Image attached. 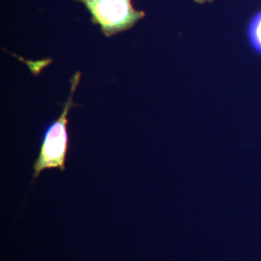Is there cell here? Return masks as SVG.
<instances>
[{"instance_id": "obj_1", "label": "cell", "mask_w": 261, "mask_h": 261, "mask_svg": "<svg viewBox=\"0 0 261 261\" xmlns=\"http://www.w3.org/2000/svg\"><path fill=\"white\" fill-rule=\"evenodd\" d=\"M82 73L76 72L71 79V91L68 100L63 103V110L56 121L51 123L43 137L37 159L33 165V180L46 169L58 168L65 171L66 159L69 149L68 115L70 109L75 107L73 102L76 87L80 84Z\"/></svg>"}, {"instance_id": "obj_2", "label": "cell", "mask_w": 261, "mask_h": 261, "mask_svg": "<svg viewBox=\"0 0 261 261\" xmlns=\"http://www.w3.org/2000/svg\"><path fill=\"white\" fill-rule=\"evenodd\" d=\"M87 8L94 24L106 37L129 30L145 17L144 11L135 9L130 0H75Z\"/></svg>"}, {"instance_id": "obj_3", "label": "cell", "mask_w": 261, "mask_h": 261, "mask_svg": "<svg viewBox=\"0 0 261 261\" xmlns=\"http://www.w3.org/2000/svg\"><path fill=\"white\" fill-rule=\"evenodd\" d=\"M249 35L252 47L261 54V12L252 19L249 28Z\"/></svg>"}, {"instance_id": "obj_4", "label": "cell", "mask_w": 261, "mask_h": 261, "mask_svg": "<svg viewBox=\"0 0 261 261\" xmlns=\"http://www.w3.org/2000/svg\"><path fill=\"white\" fill-rule=\"evenodd\" d=\"M196 2L197 3H200V4H202V3H204V2H207V1H212V0H195Z\"/></svg>"}]
</instances>
